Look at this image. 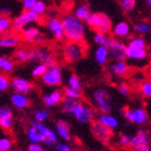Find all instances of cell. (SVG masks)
Here are the masks:
<instances>
[{
    "instance_id": "obj_1",
    "label": "cell",
    "mask_w": 151,
    "mask_h": 151,
    "mask_svg": "<svg viewBox=\"0 0 151 151\" xmlns=\"http://www.w3.org/2000/svg\"><path fill=\"white\" fill-rule=\"evenodd\" d=\"M62 20L64 38L68 42L81 43L86 34V24L76 18L73 15H66Z\"/></svg>"
},
{
    "instance_id": "obj_2",
    "label": "cell",
    "mask_w": 151,
    "mask_h": 151,
    "mask_svg": "<svg viewBox=\"0 0 151 151\" xmlns=\"http://www.w3.org/2000/svg\"><path fill=\"white\" fill-rule=\"evenodd\" d=\"M92 102L100 113H110L113 107V96L105 87H99L92 91Z\"/></svg>"
},
{
    "instance_id": "obj_3",
    "label": "cell",
    "mask_w": 151,
    "mask_h": 151,
    "mask_svg": "<svg viewBox=\"0 0 151 151\" xmlns=\"http://www.w3.org/2000/svg\"><path fill=\"white\" fill-rule=\"evenodd\" d=\"M86 24L96 33L108 34L112 29L111 19L104 13H92L86 20Z\"/></svg>"
},
{
    "instance_id": "obj_4",
    "label": "cell",
    "mask_w": 151,
    "mask_h": 151,
    "mask_svg": "<svg viewBox=\"0 0 151 151\" xmlns=\"http://www.w3.org/2000/svg\"><path fill=\"white\" fill-rule=\"evenodd\" d=\"M71 116L80 124H91L96 118V110L89 104L78 101Z\"/></svg>"
},
{
    "instance_id": "obj_5",
    "label": "cell",
    "mask_w": 151,
    "mask_h": 151,
    "mask_svg": "<svg viewBox=\"0 0 151 151\" xmlns=\"http://www.w3.org/2000/svg\"><path fill=\"white\" fill-rule=\"evenodd\" d=\"M40 21L41 16L32 11H23L12 20V29L15 33H20L31 23H39Z\"/></svg>"
},
{
    "instance_id": "obj_6",
    "label": "cell",
    "mask_w": 151,
    "mask_h": 151,
    "mask_svg": "<svg viewBox=\"0 0 151 151\" xmlns=\"http://www.w3.org/2000/svg\"><path fill=\"white\" fill-rule=\"evenodd\" d=\"M120 113L129 123L139 126L146 125L149 121L148 112L143 107H134L133 109H128L126 107H123L120 109Z\"/></svg>"
},
{
    "instance_id": "obj_7",
    "label": "cell",
    "mask_w": 151,
    "mask_h": 151,
    "mask_svg": "<svg viewBox=\"0 0 151 151\" xmlns=\"http://www.w3.org/2000/svg\"><path fill=\"white\" fill-rule=\"evenodd\" d=\"M129 147L132 151H151V137L144 129L135 131L130 139Z\"/></svg>"
},
{
    "instance_id": "obj_8",
    "label": "cell",
    "mask_w": 151,
    "mask_h": 151,
    "mask_svg": "<svg viewBox=\"0 0 151 151\" xmlns=\"http://www.w3.org/2000/svg\"><path fill=\"white\" fill-rule=\"evenodd\" d=\"M41 81L44 85L48 87H57L60 86L63 82V69L61 66L52 65L50 66L44 75L41 77Z\"/></svg>"
},
{
    "instance_id": "obj_9",
    "label": "cell",
    "mask_w": 151,
    "mask_h": 151,
    "mask_svg": "<svg viewBox=\"0 0 151 151\" xmlns=\"http://www.w3.org/2000/svg\"><path fill=\"white\" fill-rule=\"evenodd\" d=\"M85 48L81 43L67 42L63 47V58L67 63H73L82 59Z\"/></svg>"
},
{
    "instance_id": "obj_10",
    "label": "cell",
    "mask_w": 151,
    "mask_h": 151,
    "mask_svg": "<svg viewBox=\"0 0 151 151\" xmlns=\"http://www.w3.org/2000/svg\"><path fill=\"white\" fill-rule=\"evenodd\" d=\"M32 125L35 126L38 129L39 133L41 135V144H43L47 148H52L57 142H58V137L54 129L46 126L44 123L32 122Z\"/></svg>"
},
{
    "instance_id": "obj_11",
    "label": "cell",
    "mask_w": 151,
    "mask_h": 151,
    "mask_svg": "<svg viewBox=\"0 0 151 151\" xmlns=\"http://www.w3.org/2000/svg\"><path fill=\"white\" fill-rule=\"evenodd\" d=\"M9 87L16 93L28 94L34 89V85L31 81L23 77H15L11 80Z\"/></svg>"
},
{
    "instance_id": "obj_12",
    "label": "cell",
    "mask_w": 151,
    "mask_h": 151,
    "mask_svg": "<svg viewBox=\"0 0 151 151\" xmlns=\"http://www.w3.org/2000/svg\"><path fill=\"white\" fill-rule=\"evenodd\" d=\"M90 130H91V133L93 134V137L97 139H99L100 142H102L103 144H107L111 139V135H112L111 130L105 127L104 125H102L101 123L98 122V121H93L91 123Z\"/></svg>"
},
{
    "instance_id": "obj_13",
    "label": "cell",
    "mask_w": 151,
    "mask_h": 151,
    "mask_svg": "<svg viewBox=\"0 0 151 151\" xmlns=\"http://www.w3.org/2000/svg\"><path fill=\"white\" fill-rule=\"evenodd\" d=\"M109 57L114 61H125L126 59V45L119 39L113 38L108 47Z\"/></svg>"
},
{
    "instance_id": "obj_14",
    "label": "cell",
    "mask_w": 151,
    "mask_h": 151,
    "mask_svg": "<svg viewBox=\"0 0 151 151\" xmlns=\"http://www.w3.org/2000/svg\"><path fill=\"white\" fill-rule=\"evenodd\" d=\"M14 126L13 110L6 105L0 106V128L5 131H9Z\"/></svg>"
},
{
    "instance_id": "obj_15",
    "label": "cell",
    "mask_w": 151,
    "mask_h": 151,
    "mask_svg": "<svg viewBox=\"0 0 151 151\" xmlns=\"http://www.w3.org/2000/svg\"><path fill=\"white\" fill-rule=\"evenodd\" d=\"M46 27L56 40L61 41L64 39L63 25H62L61 19L57 17H50L46 21Z\"/></svg>"
},
{
    "instance_id": "obj_16",
    "label": "cell",
    "mask_w": 151,
    "mask_h": 151,
    "mask_svg": "<svg viewBox=\"0 0 151 151\" xmlns=\"http://www.w3.org/2000/svg\"><path fill=\"white\" fill-rule=\"evenodd\" d=\"M55 132L58 139L62 142H69L71 139V130L70 126L65 120H58L55 124Z\"/></svg>"
},
{
    "instance_id": "obj_17",
    "label": "cell",
    "mask_w": 151,
    "mask_h": 151,
    "mask_svg": "<svg viewBox=\"0 0 151 151\" xmlns=\"http://www.w3.org/2000/svg\"><path fill=\"white\" fill-rule=\"evenodd\" d=\"M109 73L116 78H124L129 73V65L126 61H113L109 64Z\"/></svg>"
},
{
    "instance_id": "obj_18",
    "label": "cell",
    "mask_w": 151,
    "mask_h": 151,
    "mask_svg": "<svg viewBox=\"0 0 151 151\" xmlns=\"http://www.w3.org/2000/svg\"><path fill=\"white\" fill-rule=\"evenodd\" d=\"M41 36V31L36 25H28L20 32V39L26 43H36Z\"/></svg>"
},
{
    "instance_id": "obj_19",
    "label": "cell",
    "mask_w": 151,
    "mask_h": 151,
    "mask_svg": "<svg viewBox=\"0 0 151 151\" xmlns=\"http://www.w3.org/2000/svg\"><path fill=\"white\" fill-rule=\"evenodd\" d=\"M63 93L62 91L58 89L52 90V92H48V93H45L42 96V102L44 104V106L46 108H52V107H56L58 105H60L63 100Z\"/></svg>"
},
{
    "instance_id": "obj_20",
    "label": "cell",
    "mask_w": 151,
    "mask_h": 151,
    "mask_svg": "<svg viewBox=\"0 0 151 151\" xmlns=\"http://www.w3.org/2000/svg\"><path fill=\"white\" fill-rule=\"evenodd\" d=\"M15 58L19 62H37L36 48H19L15 52Z\"/></svg>"
},
{
    "instance_id": "obj_21",
    "label": "cell",
    "mask_w": 151,
    "mask_h": 151,
    "mask_svg": "<svg viewBox=\"0 0 151 151\" xmlns=\"http://www.w3.org/2000/svg\"><path fill=\"white\" fill-rule=\"evenodd\" d=\"M11 104H12V106L14 108L18 109V110H23V109H26L31 105V99L28 98L27 94L14 92L11 96Z\"/></svg>"
},
{
    "instance_id": "obj_22",
    "label": "cell",
    "mask_w": 151,
    "mask_h": 151,
    "mask_svg": "<svg viewBox=\"0 0 151 151\" xmlns=\"http://www.w3.org/2000/svg\"><path fill=\"white\" fill-rule=\"evenodd\" d=\"M97 121L110 130L116 129L120 125L118 118L116 116L111 114V113H100L99 116H98Z\"/></svg>"
},
{
    "instance_id": "obj_23",
    "label": "cell",
    "mask_w": 151,
    "mask_h": 151,
    "mask_svg": "<svg viewBox=\"0 0 151 151\" xmlns=\"http://www.w3.org/2000/svg\"><path fill=\"white\" fill-rule=\"evenodd\" d=\"M112 34L116 39L126 38L131 34V26L127 21H120L112 27Z\"/></svg>"
},
{
    "instance_id": "obj_24",
    "label": "cell",
    "mask_w": 151,
    "mask_h": 151,
    "mask_svg": "<svg viewBox=\"0 0 151 151\" xmlns=\"http://www.w3.org/2000/svg\"><path fill=\"white\" fill-rule=\"evenodd\" d=\"M20 37L14 34L3 35L0 37V48H16L20 44Z\"/></svg>"
},
{
    "instance_id": "obj_25",
    "label": "cell",
    "mask_w": 151,
    "mask_h": 151,
    "mask_svg": "<svg viewBox=\"0 0 151 151\" xmlns=\"http://www.w3.org/2000/svg\"><path fill=\"white\" fill-rule=\"evenodd\" d=\"M148 52L146 50H135L126 46V58L133 62H143L147 59Z\"/></svg>"
},
{
    "instance_id": "obj_26",
    "label": "cell",
    "mask_w": 151,
    "mask_h": 151,
    "mask_svg": "<svg viewBox=\"0 0 151 151\" xmlns=\"http://www.w3.org/2000/svg\"><path fill=\"white\" fill-rule=\"evenodd\" d=\"M94 60L100 65H105L109 60V50L105 46H98L94 50Z\"/></svg>"
},
{
    "instance_id": "obj_27",
    "label": "cell",
    "mask_w": 151,
    "mask_h": 151,
    "mask_svg": "<svg viewBox=\"0 0 151 151\" xmlns=\"http://www.w3.org/2000/svg\"><path fill=\"white\" fill-rule=\"evenodd\" d=\"M90 14L91 13H90L89 7L85 4H81L79 6H77L75 9V12H73V16L82 22H86V20L90 16Z\"/></svg>"
},
{
    "instance_id": "obj_28",
    "label": "cell",
    "mask_w": 151,
    "mask_h": 151,
    "mask_svg": "<svg viewBox=\"0 0 151 151\" xmlns=\"http://www.w3.org/2000/svg\"><path fill=\"white\" fill-rule=\"evenodd\" d=\"M26 137H27L29 144H41L40 133H39L37 128L32 124L26 129Z\"/></svg>"
},
{
    "instance_id": "obj_29",
    "label": "cell",
    "mask_w": 151,
    "mask_h": 151,
    "mask_svg": "<svg viewBox=\"0 0 151 151\" xmlns=\"http://www.w3.org/2000/svg\"><path fill=\"white\" fill-rule=\"evenodd\" d=\"M78 101L71 99H67V98H63L61 104H60V108H61L62 112L64 114H67V116H71L73 114V111L75 109L76 105H77Z\"/></svg>"
},
{
    "instance_id": "obj_30",
    "label": "cell",
    "mask_w": 151,
    "mask_h": 151,
    "mask_svg": "<svg viewBox=\"0 0 151 151\" xmlns=\"http://www.w3.org/2000/svg\"><path fill=\"white\" fill-rule=\"evenodd\" d=\"M14 68L15 63L13 62V60L0 55V71L2 73H9L14 70Z\"/></svg>"
},
{
    "instance_id": "obj_31",
    "label": "cell",
    "mask_w": 151,
    "mask_h": 151,
    "mask_svg": "<svg viewBox=\"0 0 151 151\" xmlns=\"http://www.w3.org/2000/svg\"><path fill=\"white\" fill-rule=\"evenodd\" d=\"M113 38L108 34H101V33H96L93 35V41L97 43L99 46H105L108 47L110 45L111 41Z\"/></svg>"
},
{
    "instance_id": "obj_32",
    "label": "cell",
    "mask_w": 151,
    "mask_h": 151,
    "mask_svg": "<svg viewBox=\"0 0 151 151\" xmlns=\"http://www.w3.org/2000/svg\"><path fill=\"white\" fill-rule=\"evenodd\" d=\"M66 86L73 88V89L79 90V91H82L83 88L82 81H81V79L77 75L69 76L68 78H67V81H66Z\"/></svg>"
},
{
    "instance_id": "obj_33",
    "label": "cell",
    "mask_w": 151,
    "mask_h": 151,
    "mask_svg": "<svg viewBox=\"0 0 151 151\" xmlns=\"http://www.w3.org/2000/svg\"><path fill=\"white\" fill-rule=\"evenodd\" d=\"M127 47L135 48V50H146V40L143 37H139V36L133 37L129 40Z\"/></svg>"
},
{
    "instance_id": "obj_34",
    "label": "cell",
    "mask_w": 151,
    "mask_h": 151,
    "mask_svg": "<svg viewBox=\"0 0 151 151\" xmlns=\"http://www.w3.org/2000/svg\"><path fill=\"white\" fill-rule=\"evenodd\" d=\"M50 116V111L47 108L43 109H38L34 113V121L38 123H44L45 121H47Z\"/></svg>"
},
{
    "instance_id": "obj_35",
    "label": "cell",
    "mask_w": 151,
    "mask_h": 151,
    "mask_svg": "<svg viewBox=\"0 0 151 151\" xmlns=\"http://www.w3.org/2000/svg\"><path fill=\"white\" fill-rule=\"evenodd\" d=\"M64 98H67V99H71V100H76V101H79V100L82 98V91H79V90L73 89L70 87H67L65 86L62 91Z\"/></svg>"
},
{
    "instance_id": "obj_36",
    "label": "cell",
    "mask_w": 151,
    "mask_h": 151,
    "mask_svg": "<svg viewBox=\"0 0 151 151\" xmlns=\"http://www.w3.org/2000/svg\"><path fill=\"white\" fill-rule=\"evenodd\" d=\"M139 93L144 98L151 99V81L150 80L142 81L141 84H139Z\"/></svg>"
},
{
    "instance_id": "obj_37",
    "label": "cell",
    "mask_w": 151,
    "mask_h": 151,
    "mask_svg": "<svg viewBox=\"0 0 151 151\" xmlns=\"http://www.w3.org/2000/svg\"><path fill=\"white\" fill-rule=\"evenodd\" d=\"M12 29V19L9 17L0 16V34H6Z\"/></svg>"
},
{
    "instance_id": "obj_38",
    "label": "cell",
    "mask_w": 151,
    "mask_h": 151,
    "mask_svg": "<svg viewBox=\"0 0 151 151\" xmlns=\"http://www.w3.org/2000/svg\"><path fill=\"white\" fill-rule=\"evenodd\" d=\"M46 9H47L46 1H45V0H38L31 11L35 13V14L39 15V16H42V15L46 12Z\"/></svg>"
},
{
    "instance_id": "obj_39",
    "label": "cell",
    "mask_w": 151,
    "mask_h": 151,
    "mask_svg": "<svg viewBox=\"0 0 151 151\" xmlns=\"http://www.w3.org/2000/svg\"><path fill=\"white\" fill-rule=\"evenodd\" d=\"M47 68H48V66L45 65V64L37 63L33 67L31 73H32V76H33V77H35V78H41V77H42V76L45 73V71L47 70Z\"/></svg>"
},
{
    "instance_id": "obj_40",
    "label": "cell",
    "mask_w": 151,
    "mask_h": 151,
    "mask_svg": "<svg viewBox=\"0 0 151 151\" xmlns=\"http://www.w3.org/2000/svg\"><path fill=\"white\" fill-rule=\"evenodd\" d=\"M13 148V139L9 137H0V151H9Z\"/></svg>"
},
{
    "instance_id": "obj_41",
    "label": "cell",
    "mask_w": 151,
    "mask_h": 151,
    "mask_svg": "<svg viewBox=\"0 0 151 151\" xmlns=\"http://www.w3.org/2000/svg\"><path fill=\"white\" fill-rule=\"evenodd\" d=\"M134 31L137 32L139 35H144V34H147L150 32V24L147 23V22H137V23L134 24Z\"/></svg>"
},
{
    "instance_id": "obj_42",
    "label": "cell",
    "mask_w": 151,
    "mask_h": 151,
    "mask_svg": "<svg viewBox=\"0 0 151 151\" xmlns=\"http://www.w3.org/2000/svg\"><path fill=\"white\" fill-rule=\"evenodd\" d=\"M9 83H11V80L9 79V77L5 73H0V91H6L9 88Z\"/></svg>"
},
{
    "instance_id": "obj_43",
    "label": "cell",
    "mask_w": 151,
    "mask_h": 151,
    "mask_svg": "<svg viewBox=\"0 0 151 151\" xmlns=\"http://www.w3.org/2000/svg\"><path fill=\"white\" fill-rule=\"evenodd\" d=\"M137 4V0H121V5L126 12H132Z\"/></svg>"
},
{
    "instance_id": "obj_44",
    "label": "cell",
    "mask_w": 151,
    "mask_h": 151,
    "mask_svg": "<svg viewBox=\"0 0 151 151\" xmlns=\"http://www.w3.org/2000/svg\"><path fill=\"white\" fill-rule=\"evenodd\" d=\"M55 151H73V147L70 146L69 143H66V142H57L54 146Z\"/></svg>"
},
{
    "instance_id": "obj_45",
    "label": "cell",
    "mask_w": 151,
    "mask_h": 151,
    "mask_svg": "<svg viewBox=\"0 0 151 151\" xmlns=\"http://www.w3.org/2000/svg\"><path fill=\"white\" fill-rule=\"evenodd\" d=\"M130 139H131V135L128 134V133H124V134H121L119 137V145L121 147H127L129 146Z\"/></svg>"
},
{
    "instance_id": "obj_46",
    "label": "cell",
    "mask_w": 151,
    "mask_h": 151,
    "mask_svg": "<svg viewBox=\"0 0 151 151\" xmlns=\"http://www.w3.org/2000/svg\"><path fill=\"white\" fill-rule=\"evenodd\" d=\"M118 91H119V93L124 96V97H127V96L130 94V87L127 84H121V85H119Z\"/></svg>"
},
{
    "instance_id": "obj_47",
    "label": "cell",
    "mask_w": 151,
    "mask_h": 151,
    "mask_svg": "<svg viewBox=\"0 0 151 151\" xmlns=\"http://www.w3.org/2000/svg\"><path fill=\"white\" fill-rule=\"evenodd\" d=\"M37 1L38 0H21L22 7H23L24 11H31Z\"/></svg>"
},
{
    "instance_id": "obj_48",
    "label": "cell",
    "mask_w": 151,
    "mask_h": 151,
    "mask_svg": "<svg viewBox=\"0 0 151 151\" xmlns=\"http://www.w3.org/2000/svg\"><path fill=\"white\" fill-rule=\"evenodd\" d=\"M26 151H46V149L41 144H29Z\"/></svg>"
},
{
    "instance_id": "obj_49",
    "label": "cell",
    "mask_w": 151,
    "mask_h": 151,
    "mask_svg": "<svg viewBox=\"0 0 151 151\" xmlns=\"http://www.w3.org/2000/svg\"><path fill=\"white\" fill-rule=\"evenodd\" d=\"M147 76H148L149 80L151 81V65L148 67V69H147Z\"/></svg>"
},
{
    "instance_id": "obj_50",
    "label": "cell",
    "mask_w": 151,
    "mask_h": 151,
    "mask_svg": "<svg viewBox=\"0 0 151 151\" xmlns=\"http://www.w3.org/2000/svg\"><path fill=\"white\" fill-rule=\"evenodd\" d=\"M146 1H147V3H148V5H149V6L151 7V0H146Z\"/></svg>"
},
{
    "instance_id": "obj_51",
    "label": "cell",
    "mask_w": 151,
    "mask_h": 151,
    "mask_svg": "<svg viewBox=\"0 0 151 151\" xmlns=\"http://www.w3.org/2000/svg\"><path fill=\"white\" fill-rule=\"evenodd\" d=\"M9 151H18V150H17V149H15V148H12L11 150H9Z\"/></svg>"
},
{
    "instance_id": "obj_52",
    "label": "cell",
    "mask_w": 151,
    "mask_h": 151,
    "mask_svg": "<svg viewBox=\"0 0 151 151\" xmlns=\"http://www.w3.org/2000/svg\"><path fill=\"white\" fill-rule=\"evenodd\" d=\"M150 31H151V24H150Z\"/></svg>"
},
{
    "instance_id": "obj_53",
    "label": "cell",
    "mask_w": 151,
    "mask_h": 151,
    "mask_svg": "<svg viewBox=\"0 0 151 151\" xmlns=\"http://www.w3.org/2000/svg\"><path fill=\"white\" fill-rule=\"evenodd\" d=\"M150 58H151V52H150Z\"/></svg>"
},
{
    "instance_id": "obj_54",
    "label": "cell",
    "mask_w": 151,
    "mask_h": 151,
    "mask_svg": "<svg viewBox=\"0 0 151 151\" xmlns=\"http://www.w3.org/2000/svg\"><path fill=\"white\" fill-rule=\"evenodd\" d=\"M18 151H19V150H18Z\"/></svg>"
}]
</instances>
